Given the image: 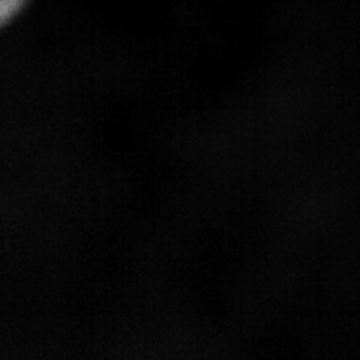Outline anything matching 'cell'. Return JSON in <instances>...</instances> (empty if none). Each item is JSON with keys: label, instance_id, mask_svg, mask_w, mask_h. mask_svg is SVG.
<instances>
[{"label": "cell", "instance_id": "6da1fadb", "mask_svg": "<svg viewBox=\"0 0 360 360\" xmlns=\"http://www.w3.org/2000/svg\"><path fill=\"white\" fill-rule=\"evenodd\" d=\"M25 0H2V13L5 17L11 15L21 6Z\"/></svg>", "mask_w": 360, "mask_h": 360}]
</instances>
